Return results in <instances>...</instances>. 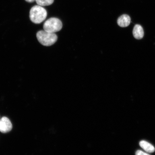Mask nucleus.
<instances>
[{"mask_svg":"<svg viewBox=\"0 0 155 155\" xmlns=\"http://www.w3.org/2000/svg\"><path fill=\"white\" fill-rule=\"evenodd\" d=\"M36 37L40 43L45 46L53 45L58 39V37L56 34L44 30L39 31L37 33Z\"/></svg>","mask_w":155,"mask_h":155,"instance_id":"nucleus-2","label":"nucleus"},{"mask_svg":"<svg viewBox=\"0 0 155 155\" xmlns=\"http://www.w3.org/2000/svg\"><path fill=\"white\" fill-rule=\"evenodd\" d=\"M133 33L134 36L137 39H142L144 35V32L141 25H136L134 28Z\"/></svg>","mask_w":155,"mask_h":155,"instance_id":"nucleus-6","label":"nucleus"},{"mask_svg":"<svg viewBox=\"0 0 155 155\" xmlns=\"http://www.w3.org/2000/svg\"><path fill=\"white\" fill-rule=\"evenodd\" d=\"M12 128V125L8 118L4 117L0 120V131L6 133L10 131Z\"/></svg>","mask_w":155,"mask_h":155,"instance_id":"nucleus-4","label":"nucleus"},{"mask_svg":"<svg viewBox=\"0 0 155 155\" xmlns=\"http://www.w3.org/2000/svg\"><path fill=\"white\" fill-rule=\"evenodd\" d=\"M139 145L141 148L148 153H153L155 150L154 147L147 141L142 140L139 143Z\"/></svg>","mask_w":155,"mask_h":155,"instance_id":"nucleus-7","label":"nucleus"},{"mask_svg":"<svg viewBox=\"0 0 155 155\" xmlns=\"http://www.w3.org/2000/svg\"><path fill=\"white\" fill-rule=\"evenodd\" d=\"M36 0H25V1L28 2L29 3H32L34 1H35Z\"/></svg>","mask_w":155,"mask_h":155,"instance_id":"nucleus-10","label":"nucleus"},{"mask_svg":"<svg viewBox=\"0 0 155 155\" xmlns=\"http://www.w3.org/2000/svg\"><path fill=\"white\" fill-rule=\"evenodd\" d=\"M63 25L59 19L51 18L48 19L44 23V30L52 33L59 31L62 28Z\"/></svg>","mask_w":155,"mask_h":155,"instance_id":"nucleus-3","label":"nucleus"},{"mask_svg":"<svg viewBox=\"0 0 155 155\" xmlns=\"http://www.w3.org/2000/svg\"><path fill=\"white\" fill-rule=\"evenodd\" d=\"M47 15V11L41 6L35 5L30 9V18L35 24H40L45 20Z\"/></svg>","mask_w":155,"mask_h":155,"instance_id":"nucleus-1","label":"nucleus"},{"mask_svg":"<svg viewBox=\"0 0 155 155\" xmlns=\"http://www.w3.org/2000/svg\"><path fill=\"white\" fill-rule=\"evenodd\" d=\"M131 22V18L129 15H123L118 18L117 23L118 25L122 28L129 26Z\"/></svg>","mask_w":155,"mask_h":155,"instance_id":"nucleus-5","label":"nucleus"},{"mask_svg":"<svg viewBox=\"0 0 155 155\" xmlns=\"http://www.w3.org/2000/svg\"><path fill=\"white\" fill-rule=\"evenodd\" d=\"M136 155H150L148 154L147 153H146L143 152V151L141 150H137L136 152Z\"/></svg>","mask_w":155,"mask_h":155,"instance_id":"nucleus-9","label":"nucleus"},{"mask_svg":"<svg viewBox=\"0 0 155 155\" xmlns=\"http://www.w3.org/2000/svg\"><path fill=\"white\" fill-rule=\"evenodd\" d=\"M35 1L38 5L43 7L52 5L54 0H36Z\"/></svg>","mask_w":155,"mask_h":155,"instance_id":"nucleus-8","label":"nucleus"}]
</instances>
